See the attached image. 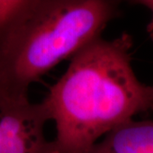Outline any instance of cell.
<instances>
[{"label":"cell","mask_w":153,"mask_h":153,"mask_svg":"<svg viewBox=\"0 0 153 153\" xmlns=\"http://www.w3.org/2000/svg\"><path fill=\"white\" fill-rule=\"evenodd\" d=\"M132 45L128 33L100 37L72 56L43 100L55 123V152L88 153L100 137L153 110L150 86L132 67Z\"/></svg>","instance_id":"cell-1"},{"label":"cell","mask_w":153,"mask_h":153,"mask_svg":"<svg viewBox=\"0 0 153 153\" xmlns=\"http://www.w3.org/2000/svg\"><path fill=\"white\" fill-rule=\"evenodd\" d=\"M120 2L26 0L0 32V108L28 102V88L117 16Z\"/></svg>","instance_id":"cell-2"},{"label":"cell","mask_w":153,"mask_h":153,"mask_svg":"<svg viewBox=\"0 0 153 153\" xmlns=\"http://www.w3.org/2000/svg\"><path fill=\"white\" fill-rule=\"evenodd\" d=\"M49 120L43 101L0 108V153H56L54 141L44 136Z\"/></svg>","instance_id":"cell-3"},{"label":"cell","mask_w":153,"mask_h":153,"mask_svg":"<svg viewBox=\"0 0 153 153\" xmlns=\"http://www.w3.org/2000/svg\"><path fill=\"white\" fill-rule=\"evenodd\" d=\"M88 153H153V121H128L106 134Z\"/></svg>","instance_id":"cell-4"},{"label":"cell","mask_w":153,"mask_h":153,"mask_svg":"<svg viewBox=\"0 0 153 153\" xmlns=\"http://www.w3.org/2000/svg\"><path fill=\"white\" fill-rule=\"evenodd\" d=\"M26 0H0V32L21 10Z\"/></svg>","instance_id":"cell-5"},{"label":"cell","mask_w":153,"mask_h":153,"mask_svg":"<svg viewBox=\"0 0 153 153\" xmlns=\"http://www.w3.org/2000/svg\"><path fill=\"white\" fill-rule=\"evenodd\" d=\"M131 4H139V5H142L146 8H147L150 11H152V19L151 22L149 23L147 27V32L150 35L151 38L153 41V0H140V1H132L130 2Z\"/></svg>","instance_id":"cell-6"},{"label":"cell","mask_w":153,"mask_h":153,"mask_svg":"<svg viewBox=\"0 0 153 153\" xmlns=\"http://www.w3.org/2000/svg\"><path fill=\"white\" fill-rule=\"evenodd\" d=\"M150 91H151V94H152V96L153 99V85H151V86H150Z\"/></svg>","instance_id":"cell-7"}]
</instances>
